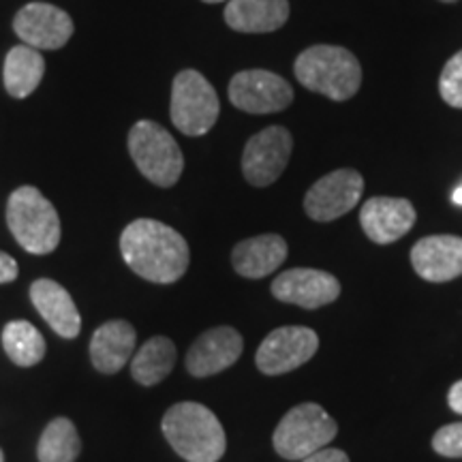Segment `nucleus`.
<instances>
[{
	"instance_id": "8",
	"label": "nucleus",
	"mask_w": 462,
	"mask_h": 462,
	"mask_svg": "<svg viewBox=\"0 0 462 462\" xmlns=\"http://www.w3.org/2000/svg\"><path fill=\"white\" fill-rule=\"evenodd\" d=\"M319 337L315 330L304 326H282L276 328L259 345L255 364L263 374L276 377L296 371L317 354Z\"/></svg>"
},
{
	"instance_id": "26",
	"label": "nucleus",
	"mask_w": 462,
	"mask_h": 462,
	"mask_svg": "<svg viewBox=\"0 0 462 462\" xmlns=\"http://www.w3.org/2000/svg\"><path fill=\"white\" fill-rule=\"evenodd\" d=\"M432 448L437 454L448 458H462V421L439 429L432 437Z\"/></svg>"
},
{
	"instance_id": "2",
	"label": "nucleus",
	"mask_w": 462,
	"mask_h": 462,
	"mask_svg": "<svg viewBox=\"0 0 462 462\" xmlns=\"http://www.w3.org/2000/svg\"><path fill=\"white\" fill-rule=\"evenodd\" d=\"M163 435L187 462H218L227 449L221 421L199 402H178L163 415Z\"/></svg>"
},
{
	"instance_id": "33",
	"label": "nucleus",
	"mask_w": 462,
	"mask_h": 462,
	"mask_svg": "<svg viewBox=\"0 0 462 462\" xmlns=\"http://www.w3.org/2000/svg\"><path fill=\"white\" fill-rule=\"evenodd\" d=\"M441 3H456V0H441Z\"/></svg>"
},
{
	"instance_id": "12",
	"label": "nucleus",
	"mask_w": 462,
	"mask_h": 462,
	"mask_svg": "<svg viewBox=\"0 0 462 462\" xmlns=\"http://www.w3.org/2000/svg\"><path fill=\"white\" fill-rule=\"evenodd\" d=\"M17 37L34 50H60L73 37V22L67 11L50 3H31L14 20Z\"/></svg>"
},
{
	"instance_id": "5",
	"label": "nucleus",
	"mask_w": 462,
	"mask_h": 462,
	"mask_svg": "<svg viewBox=\"0 0 462 462\" xmlns=\"http://www.w3.org/2000/svg\"><path fill=\"white\" fill-rule=\"evenodd\" d=\"M129 154L143 176L157 187L170 189L180 180L184 157L178 142L152 120H140L129 133Z\"/></svg>"
},
{
	"instance_id": "25",
	"label": "nucleus",
	"mask_w": 462,
	"mask_h": 462,
	"mask_svg": "<svg viewBox=\"0 0 462 462\" xmlns=\"http://www.w3.org/2000/svg\"><path fill=\"white\" fill-rule=\"evenodd\" d=\"M439 92L448 106L462 109V50L446 62L439 79Z\"/></svg>"
},
{
	"instance_id": "9",
	"label": "nucleus",
	"mask_w": 462,
	"mask_h": 462,
	"mask_svg": "<svg viewBox=\"0 0 462 462\" xmlns=\"http://www.w3.org/2000/svg\"><path fill=\"white\" fill-rule=\"evenodd\" d=\"M293 137L285 126H268L246 142L242 171L253 187H270L281 178L291 159Z\"/></svg>"
},
{
	"instance_id": "24",
	"label": "nucleus",
	"mask_w": 462,
	"mask_h": 462,
	"mask_svg": "<svg viewBox=\"0 0 462 462\" xmlns=\"http://www.w3.org/2000/svg\"><path fill=\"white\" fill-rule=\"evenodd\" d=\"M82 452L78 429L69 418H56L45 426L37 446L39 462H75Z\"/></svg>"
},
{
	"instance_id": "22",
	"label": "nucleus",
	"mask_w": 462,
	"mask_h": 462,
	"mask_svg": "<svg viewBox=\"0 0 462 462\" xmlns=\"http://www.w3.org/2000/svg\"><path fill=\"white\" fill-rule=\"evenodd\" d=\"M176 345L167 337H154L140 346L131 357V374L140 385L152 388L173 371Z\"/></svg>"
},
{
	"instance_id": "18",
	"label": "nucleus",
	"mask_w": 462,
	"mask_h": 462,
	"mask_svg": "<svg viewBox=\"0 0 462 462\" xmlns=\"http://www.w3.org/2000/svg\"><path fill=\"white\" fill-rule=\"evenodd\" d=\"M31 300L39 315L50 323L58 337L75 338L82 330V317L75 306L71 293L60 282L39 279L31 285Z\"/></svg>"
},
{
	"instance_id": "28",
	"label": "nucleus",
	"mask_w": 462,
	"mask_h": 462,
	"mask_svg": "<svg viewBox=\"0 0 462 462\" xmlns=\"http://www.w3.org/2000/svg\"><path fill=\"white\" fill-rule=\"evenodd\" d=\"M302 462H349V456L340 449H332V448H323L319 452L310 454L309 458H304Z\"/></svg>"
},
{
	"instance_id": "11",
	"label": "nucleus",
	"mask_w": 462,
	"mask_h": 462,
	"mask_svg": "<svg viewBox=\"0 0 462 462\" xmlns=\"http://www.w3.org/2000/svg\"><path fill=\"white\" fill-rule=\"evenodd\" d=\"M364 178L356 170H337L309 189L304 210L313 221L330 223L360 204Z\"/></svg>"
},
{
	"instance_id": "29",
	"label": "nucleus",
	"mask_w": 462,
	"mask_h": 462,
	"mask_svg": "<svg viewBox=\"0 0 462 462\" xmlns=\"http://www.w3.org/2000/svg\"><path fill=\"white\" fill-rule=\"evenodd\" d=\"M448 402H449V407H452V411L462 413V381L452 385V390H449V394H448Z\"/></svg>"
},
{
	"instance_id": "17",
	"label": "nucleus",
	"mask_w": 462,
	"mask_h": 462,
	"mask_svg": "<svg viewBox=\"0 0 462 462\" xmlns=\"http://www.w3.org/2000/svg\"><path fill=\"white\" fill-rule=\"evenodd\" d=\"M137 332L129 321L112 319L106 321L90 340L92 366L101 374H116L131 362L135 351Z\"/></svg>"
},
{
	"instance_id": "10",
	"label": "nucleus",
	"mask_w": 462,
	"mask_h": 462,
	"mask_svg": "<svg viewBox=\"0 0 462 462\" xmlns=\"http://www.w3.org/2000/svg\"><path fill=\"white\" fill-rule=\"evenodd\" d=\"M229 101L248 114H274L291 106L293 90L281 75L263 69H248L231 78Z\"/></svg>"
},
{
	"instance_id": "30",
	"label": "nucleus",
	"mask_w": 462,
	"mask_h": 462,
	"mask_svg": "<svg viewBox=\"0 0 462 462\" xmlns=\"http://www.w3.org/2000/svg\"><path fill=\"white\" fill-rule=\"evenodd\" d=\"M452 201L456 206H462V184H458V187L454 189V193H452Z\"/></svg>"
},
{
	"instance_id": "27",
	"label": "nucleus",
	"mask_w": 462,
	"mask_h": 462,
	"mask_svg": "<svg viewBox=\"0 0 462 462\" xmlns=\"http://www.w3.org/2000/svg\"><path fill=\"white\" fill-rule=\"evenodd\" d=\"M17 273H20V268H17L15 259L7 255L5 251H0V285H3V282L15 281Z\"/></svg>"
},
{
	"instance_id": "19",
	"label": "nucleus",
	"mask_w": 462,
	"mask_h": 462,
	"mask_svg": "<svg viewBox=\"0 0 462 462\" xmlns=\"http://www.w3.org/2000/svg\"><path fill=\"white\" fill-rule=\"evenodd\" d=\"M287 242L279 234H263L242 240L231 253L234 270L245 279H263L287 259Z\"/></svg>"
},
{
	"instance_id": "23",
	"label": "nucleus",
	"mask_w": 462,
	"mask_h": 462,
	"mask_svg": "<svg viewBox=\"0 0 462 462\" xmlns=\"http://www.w3.org/2000/svg\"><path fill=\"white\" fill-rule=\"evenodd\" d=\"M3 349L11 362L28 368L45 357V338L31 321H9L3 330Z\"/></svg>"
},
{
	"instance_id": "20",
	"label": "nucleus",
	"mask_w": 462,
	"mask_h": 462,
	"mask_svg": "<svg viewBox=\"0 0 462 462\" xmlns=\"http://www.w3.org/2000/svg\"><path fill=\"white\" fill-rule=\"evenodd\" d=\"M289 20V0H229L225 22L238 32H274Z\"/></svg>"
},
{
	"instance_id": "13",
	"label": "nucleus",
	"mask_w": 462,
	"mask_h": 462,
	"mask_svg": "<svg viewBox=\"0 0 462 462\" xmlns=\"http://www.w3.org/2000/svg\"><path fill=\"white\" fill-rule=\"evenodd\" d=\"M273 296L281 302L315 310L332 304L340 296V282L337 276L323 273V270L293 268L276 276L273 282Z\"/></svg>"
},
{
	"instance_id": "1",
	"label": "nucleus",
	"mask_w": 462,
	"mask_h": 462,
	"mask_svg": "<svg viewBox=\"0 0 462 462\" xmlns=\"http://www.w3.org/2000/svg\"><path fill=\"white\" fill-rule=\"evenodd\" d=\"M120 251L133 273L159 285L182 279L190 262L187 240L154 218H137L126 225L120 236Z\"/></svg>"
},
{
	"instance_id": "21",
	"label": "nucleus",
	"mask_w": 462,
	"mask_h": 462,
	"mask_svg": "<svg viewBox=\"0 0 462 462\" xmlns=\"http://www.w3.org/2000/svg\"><path fill=\"white\" fill-rule=\"evenodd\" d=\"M45 73V60L42 51L31 45H15L5 58L3 79L5 88L15 99H24L39 88Z\"/></svg>"
},
{
	"instance_id": "32",
	"label": "nucleus",
	"mask_w": 462,
	"mask_h": 462,
	"mask_svg": "<svg viewBox=\"0 0 462 462\" xmlns=\"http://www.w3.org/2000/svg\"><path fill=\"white\" fill-rule=\"evenodd\" d=\"M0 462H5V456H3V449H0Z\"/></svg>"
},
{
	"instance_id": "15",
	"label": "nucleus",
	"mask_w": 462,
	"mask_h": 462,
	"mask_svg": "<svg viewBox=\"0 0 462 462\" xmlns=\"http://www.w3.org/2000/svg\"><path fill=\"white\" fill-rule=\"evenodd\" d=\"M364 234L377 245H392L409 234L415 225V208L402 198H373L362 206Z\"/></svg>"
},
{
	"instance_id": "4",
	"label": "nucleus",
	"mask_w": 462,
	"mask_h": 462,
	"mask_svg": "<svg viewBox=\"0 0 462 462\" xmlns=\"http://www.w3.org/2000/svg\"><path fill=\"white\" fill-rule=\"evenodd\" d=\"M7 225L24 251L50 255L60 245V217L37 187H20L7 204Z\"/></svg>"
},
{
	"instance_id": "31",
	"label": "nucleus",
	"mask_w": 462,
	"mask_h": 462,
	"mask_svg": "<svg viewBox=\"0 0 462 462\" xmlns=\"http://www.w3.org/2000/svg\"><path fill=\"white\" fill-rule=\"evenodd\" d=\"M204 3H223V0H204Z\"/></svg>"
},
{
	"instance_id": "7",
	"label": "nucleus",
	"mask_w": 462,
	"mask_h": 462,
	"mask_svg": "<svg viewBox=\"0 0 462 462\" xmlns=\"http://www.w3.org/2000/svg\"><path fill=\"white\" fill-rule=\"evenodd\" d=\"M171 123L184 135H206L217 125L221 103L217 90L199 71L187 69L176 75L171 86Z\"/></svg>"
},
{
	"instance_id": "6",
	"label": "nucleus",
	"mask_w": 462,
	"mask_h": 462,
	"mask_svg": "<svg viewBox=\"0 0 462 462\" xmlns=\"http://www.w3.org/2000/svg\"><path fill=\"white\" fill-rule=\"evenodd\" d=\"M338 426L328 411L315 402H304L285 413L276 426L273 443L276 454L287 460H304L319 452L337 437Z\"/></svg>"
},
{
	"instance_id": "3",
	"label": "nucleus",
	"mask_w": 462,
	"mask_h": 462,
	"mask_svg": "<svg viewBox=\"0 0 462 462\" xmlns=\"http://www.w3.org/2000/svg\"><path fill=\"white\" fill-rule=\"evenodd\" d=\"M298 82L332 101H346L360 90L362 67L349 50L338 45H313L296 58Z\"/></svg>"
},
{
	"instance_id": "16",
	"label": "nucleus",
	"mask_w": 462,
	"mask_h": 462,
	"mask_svg": "<svg viewBox=\"0 0 462 462\" xmlns=\"http://www.w3.org/2000/svg\"><path fill=\"white\" fill-rule=\"evenodd\" d=\"M411 263L424 281L448 282L462 276V238L429 236L411 248Z\"/></svg>"
},
{
	"instance_id": "14",
	"label": "nucleus",
	"mask_w": 462,
	"mask_h": 462,
	"mask_svg": "<svg viewBox=\"0 0 462 462\" xmlns=\"http://www.w3.org/2000/svg\"><path fill=\"white\" fill-rule=\"evenodd\" d=\"M245 349L240 332L229 326L212 328L195 340L187 354V371L193 377H212V374L234 366Z\"/></svg>"
}]
</instances>
